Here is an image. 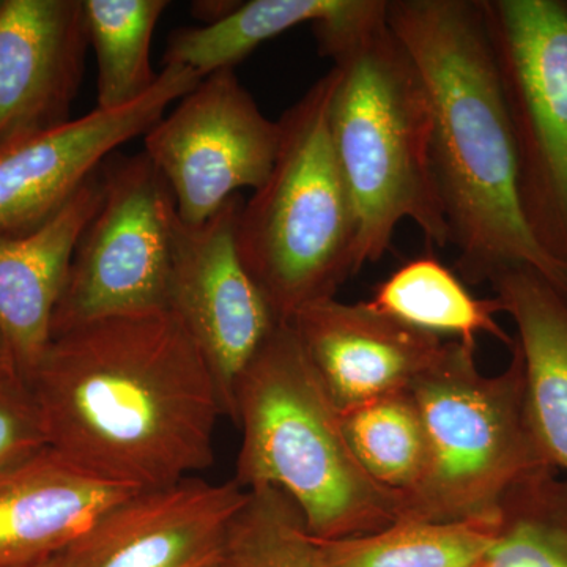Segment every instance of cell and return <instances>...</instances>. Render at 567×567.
<instances>
[{
    "mask_svg": "<svg viewBox=\"0 0 567 567\" xmlns=\"http://www.w3.org/2000/svg\"><path fill=\"white\" fill-rule=\"evenodd\" d=\"M279 121L257 106L234 69L215 71L144 134V152L174 193L183 221L200 224L270 174Z\"/></svg>",
    "mask_w": 567,
    "mask_h": 567,
    "instance_id": "obj_9",
    "label": "cell"
},
{
    "mask_svg": "<svg viewBox=\"0 0 567 567\" xmlns=\"http://www.w3.org/2000/svg\"><path fill=\"white\" fill-rule=\"evenodd\" d=\"M476 347L445 342L417 377L415 398L429 456L423 480L402 496V516L456 522L494 516L517 481L550 466L533 434L525 404L524 360L514 341L505 371L484 375Z\"/></svg>",
    "mask_w": 567,
    "mask_h": 567,
    "instance_id": "obj_6",
    "label": "cell"
},
{
    "mask_svg": "<svg viewBox=\"0 0 567 567\" xmlns=\"http://www.w3.org/2000/svg\"><path fill=\"white\" fill-rule=\"evenodd\" d=\"M358 0H251L235 7L221 20L203 28H183L171 33L164 51L166 65L189 66L205 78L215 71L235 69L256 48L281 33L311 22L344 17Z\"/></svg>",
    "mask_w": 567,
    "mask_h": 567,
    "instance_id": "obj_20",
    "label": "cell"
},
{
    "mask_svg": "<svg viewBox=\"0 0 567 567\" xmlns=\"http://www.w3.org/2000/svg\"><path fill=\"white\" fill-rule=\"evenodd\" d=\"M289 323L341 413L409 391L445 347L439 336L383 315L368 301L330 298L306 306Z\"/></svg>",
    "mask_w": 567,
    "mask_h": 567,
    "instance_id": "obj_14",
    "label": "cell"
},
{
    "mask_svg": "<svg viewBox=\"0 0 567 567\" xmlns=\"http://www.w3.org/2000/svg\"><path fill=\"white\" fill-rule=\"evenodd\" d=\"M48 447L39 409L20 375L0 379V476Z\"/></svg>",
    "mask_w": 567,
    "mask_h": 567,
    "instance_id": "obj_25",
    "label": "cell"
},
{
    "mask_svg": "<svg viewBox=\"0 0 567 567\" xmlns=\"http://www.w3.org/2000/svg\"><path fill=\"white\" fill-rule=\"evenodd\" d=\"M488 284L516 324L537 446L547 464L567 477V298L532 267L511 268Z\"/></svg>",
    "mask_w": 567,
    "mask_h": 567,
    "instance_id": "obj_17",
    "label": "cell"
},
{
    "mask_svg": "<svg viewBox=\"0 0 567 567\" xmlns=\"http://www.w3.org/2000/svg\"><path fill=\"white\" fill-rule=\"evenodd\" d=\"M226 567H322L300 507L282 491H248L224 540Z\"/></svg>",
    "mask_w": 567,
    "mask_h": 567,
    "instance_id": "obj_24",
    "label": "cell"
},
{
    "mask_svg": "<svg viewBox=\"0 0 567 567\" xmlns=\"http://www.w3.org/2000/svg\"><path fill=\"white\" fill-rule=\"evenodd\" d=\"M498 532L481 567H567V477L540 466L498 506Z\"/></svg>",
    "mask_w": 567,
    "mask_h": 567,
    "instance_id": "obj_22",
    "label": "cell"
},
{
    "mask_svg": "<svg viewBox=\"0 0 567 567\" xmlns=\"http://www.w3.org/2000/svg\"><path fill=\"white\" fill-rule=\"evenodd\" d=\"M14 375H20V372H18L17 364H14L13 354L10 352V347L7 344L2 331H0V379Z\"/></svg>",
    "mask_w": 567,
    "mask_h": 567,
    "instance_id": "obj_26",
    "label": "cell"
},
{
    "mask_svg": "<svg viewBox=\"0 0 567 567\" xmlns=\"http://www.w3.org/2000/svg\"><path fill=\"white\" fill-rule=\"evenodd\" d=\"M333 70L279 118L270 174L245 200L237 248L276 319L336 298L358 274V215L330 130Z\"/></svg>",
    "mask_w": 567,
    "mask_h": 567,
    "instance_id": "obj_5",
    "label": "cell"
},
{
    "mask_svg": "<svg viewBox=\"0 0 567 567\" xmlns=\"http://www.w3.org/2000/svg\"><path fill=\"white\" fill-rule=\"evenodd\" d=\"M87 44L84 0L0 2V147L70 122Z\"/></svg>",
    "mask_w": 567,
    "mask_h": 567,
    "instance_id": "obj_13",
    "label": "cell"
},
{
    "mask_svg": "<svg viewBox=\"0 0 567 567\" xmlns=\"http://www.w3.org/2000/svg\"><path fill=\"white\" fill-rule=\"evenodd\" d=\"M137 491L93 475L44 447L0 476V567L65 550Z\"/></svg>",
    "mask_w": 567,
    "mask_h": 567,
    "instance_id": "obj_16",
    "label": "cell"
},
{
    "mask_svg": "<svg viewBox=\"0 0 567 567\" xmlns=\"http://www.w3.org/2000/svg\"><path fill=\"white\" fill-rule=\"evenodd\" d=\"M368 303L439 338L454 336L456 341L476 347L477 336L487 334L509 349L514 346V338L496 322V316L503 312L498 298H476L434 256L416 257L402 265L375 287Z\"/></svg>",
    "mask_w": 567,
    "mask_h": 567,
    "instance_id": "obj_18",
    "label": "cell"
},
{
    "mask_svg": "<svg viewBox=\"0 0 567 567\" xmlns=\"http://www.w3.org/2000/svg\"><path fill=\"white\" fill-rule=\"evenodd\" d=\"M517 152L522 210L567 267V0H481Z\"/></svg>",
    "mask_w": 567,
    "mask_h": 567,
    "instance_id": "obj_7",
    "label": "cell"
},
{
    "mask_svg": "<svg viewBox=\"0 0 567 567\" xmlns=\"http://www.w3.org/2000/svg\"><path fill=\"white\" fill-rule=\"evenodd\" d=\"M25 383L48 446L103 480L142 491L215 464L221 394L169 309L102 317L52 336Z\"/></svg>",
    "mask_w": 567,
    "mask_h": 567,
    "instance_id": "obj_1",
    "label": "cell"
},
{
    "mask_svg": "<svg viewBox=\"0 0 567 567\" xmlns=\"http://www.w3.org/2000/svg\"><path fill=\"white\" fill-rule=\"evenodd\" d=\"M102 199L99 169L32 233L0 234V331L24 382L50 344L71 257Z\"/></svg>",
    "mask_w": 567,
    "mask_h": 567,
    "instance_id": "obj_15",
    "label": "cell"
},
{
    "mask_svg": "<svg viewBox=\"0 0 567 567\" xmlns=\"http://www.w3.org/2000/svg\"><path fill=\"white\" fill-rule=\"evenodd\" d=\"M320 54L333 62L331 141L358 215V271L390 251L402 221L450 246L431 158L423 81L386 22V0L319 22Z\"/></svg>",
    "mask_w": 567,
    "mask_h": 567,
    "instance_id": "obj_3",
    "label": "cell"
},
{
    "mask_svg": "<svg viewBox=\"0 0 567 567\" xmlns=\"http://www.w3.org/2000/svg\"><path fill=\"white\" fill-rule=\"evenodd\" d=\"M347 442L372 480L402 496L423 480L429 446L412 391L341 413Z\"/></svg>",
    "mask_w": 567,
    "mask_h": 567,
    "instance_id": "obj_23",
    "label": "cell"
},
{
    "mask_svg": "<svg viewBox=\"0 0 567 567\" xmlns=\"http://www.w3.org/2000/svg\"><path fill=\"white\" fill-rule=\"evenodd\" d=\"M11 567H62L61 551Z\"/></svg>",
    "mask_w": 567,
    "mask_h": 567,
    "instance_id": "obj_27",
    "label": "cell"
},
{
    "mask_svg": "<svg viewBox=\"0 0 567 567\" xmlns=\"http://www.w3.org/2000/svg\"><path fill=\"white\" fill-rule=\"evenodd\" d=\"M498 524V513L456 522L398 518L369 535L315 543L322 567H480Z\"/></svg>",
    "mask_w": 567,
    "mask_h": 567,
    "instance_id": "obj_19",
    "label": "cell"
},
{
    "mask_svg": "<svg viewBox=\"0 0 567 567\" xmlns=\"http://www.w3.org/2000/svg\"><path fill=\"white\" fill-rule=\"evenodd\" d=\"M244 204L237 194L200 224L185 223L175 212L167 286V309L204 354L230 420L238 379L281 323L238 254Z\"/></svg>",
    "mask_w": 567,
    "mask_h": 567,
    "instance_id": "obj_10",
    "label": "cell"
},
{
    "mask_svg": "<svg viewBox=\"0 0 567 567\" xmlns=\"http://www.w3.org/2000/svg\"><path fill=\"white\" fill-rule=\"evenodd\" d=\"M431 114V158L457 270L470 286L532 267L567 298V267L543 251L520 194L513 126L481 0H386Z\"/></svg>",
    "mask_w": 567,
    "mask_h": 567,
    "instance_id": "obj_2",
    "label": "cell"
},
{
    "mask_svg": "<svg viewBox=\"0 0 567 567\" xmlns=\"http://www.w3.org/2000/svg\"><path fill=\"white\" fill-rule=\"evenodd\" d=\"M166 0H84L89 43L96 58V107L117 110L151 91L153 33Z\"/></svg>",
    "mask_w": 567,
    "mask_h": 567,
    "instance_id": "obj_21",
    "label": "cell"
},
{
    "mask_svg": "<svg viewBox=\"0 0 567 567\" xmlns=\"http://www.w3.org/2000/svg\"><path fill=\"white\" fill-rule=\"evenodd\" d=\"M248 491L192 476L142 488L61 551L62 567H205L221 555Z\"/></svg>",
    "mask_w": 567,
    "mask_h": 567,
    "instance_id": "obj_12",
    "label": "cell"
},
{
    "mask_svg": "<svg viewBox=\"0 0 567 567\" xmlns=\"http://www.w3.org/2000/svg\"><path fill=\"white\" fill-rule=\"evenodd\" d=\"M481 567V566H480Z\"/></svg>",
    "mask_w": 567,
    "mask_h": 567,
    "instance_id": "obj_29",
    "label": "cell"
},
{
    "mask_svg": "<svg viewBox=\"0 0 567 567\" xmlns=\"http://www.w3.org/2000/svg\"><path fill=\"white\" fill-rule=\"evenodd\" d=\"M100 175L102 204L74 248L51 338L102 317L167 309L177 212L169 183L144 151L114 153Z\"/></svg>",
    "mask_w": 567,
    "mask_h": 567,
    "instance_id": "obj_8",
    "label": "cell"
},
{
    "mask_svg": "<svg viewBox=\"0 0 567 567\" xmlns=\"http://www.w3.org/2000/svg\"><path fill=\"white\" fill-rule=\"evenodd\" d=\"M203 81L166 65L155 85L117 110H95L0 147V234H28L47 223L121 145L144 136L167 106Z\"/></svg>",
    "mask_w": 567,
    "mask_h": 567,
    "instance_id": "obj_11",
    "label": "cell"
},
{
    "mask_svg": "<svg viewBox=\"0 0 567 567\" xmlns=\"http://www.w3.org/2000/svg\"><path fill=\"white\" fill-rule=\"evenodd\" d=\"M233 421L241 445L234 481L275 487L317 539L369 535L402 516V495L369 476L290 323H279L238 379Z\"/></svg>",
    "mask_w": 567,
    "mask_h": 567,
    "instance_id": "obj_4",
    "label": "cell"
},
{
    "mask_svg": "<svg viewBox=\"0 0 567 567\" xmlns=\"http://www.w3.org/2000/svg\"><path fill=\"white\" fill-rule=\"evenodd\" d=\"M205 567H226L224 566L221 555H219V558H216L215 561L210 563V565Z\"/></svg>",
    "mask_w": 567,
    "mask_h": 567,
    "instance_id": "obj_28",
    "label": "cell"
}]
</instances>
